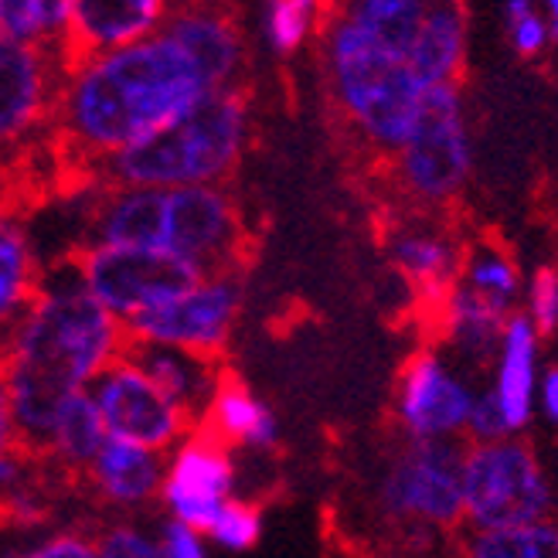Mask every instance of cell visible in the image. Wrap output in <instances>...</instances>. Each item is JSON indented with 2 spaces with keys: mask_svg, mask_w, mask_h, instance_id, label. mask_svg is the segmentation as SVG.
<instances>
[{
  "mask_svg": "<svg viewBox=\"0 0 558 558\" xmlns=\"http://www.w3.org/2000/svg\"><path fill=\"white\" fill-rule=\"evenodd\" d=\"M123 348V324L89 296L75 256L41 266L38 296L0 341V381L8 388L24 453H41L59 405L89 392Z\"/></svg>",
  "mask_w": 558,
  "mask_h": 558,
  "instance_id": "obj_1",
  "label": "cell"
},
{
  "mask_svg": "<svg viewBox=\"0 0 558 558\" xmlns=\"http://www.w3.org/2000/svg\"><path fill=\"white\" fill-rule=\"evenodd\" d=\"M215 93L187 54L160 32L65 65L54 136L75 171L89 174L102 160L123 154L184 117Z\"/></svg>",
  "mask_w": 558,
  "mask_h": 558,
  "instance_id": "obj_2",
  "label": "cell"
},
{
  "mask_svg": "<svg viewBox=\"0 0 558 558\" xmlns=\"http://www.w3.org/2000/svg\"><path fill=\"white\" fill-rule=\"evenodd\" d=\"M253 99L245 86L208 93L184 117L93 167L106 187H205L226 184L248 147Z\"/></svg>",
  "mask_w": 558,
  "mask_h": 558,
  "instance_id": "obj_3",
  "label": "cell"
},
{
  "mask_svg": "<svg viewBox=\"0 0 558 558\" xmlns=\"http://www.w3.org/2000/svg\"><path fill=\"white\" fill-rule=\"evenodd\" d=\"M320 51L338 113L372 150L392 157L426 93L405 59L368 38L344 11L324 14Z\"/></svg>",
  "mask_w": 558,
  "mask_h": 558,
  "instance_id": "obj_4",
  "label": "cell"
},
{
  "mask_svg": "<svg viewBox=\"0 0 558 558\" xmlns=\"http://www.w3.org/2000/svg\"><path fill=\"white\" fill-rule=\"evenodd\" d=\"M89 296L120 320L123 330L160 306L181 300L205 279V269L167 248H106L82 245L72 253Z\"/></svg>",
  "mask_w": 558,
  "mask_h": 558,
  "instance_id": "obj_5",
  "label": "cell"
},
{
  "mask_svg": "<svg viewBox=\"0 0 558 558\" xmlns=\"http://www.w3.org/2000/svg\"><path fill=\"white\" fill-rule=\"evenodd\" d=\"M399 184L423 205H446L470 178V133L457 86L426 89L415 120L392 154Z\"/></svg>",
  "mask_w": 558,
  "mask_h": 558,
  "instance_id": "obj_6",
  "label": "cell"
},
{
  "mask_svg": "<svg viewBox=\"0 0 558 558\" xmlns=\"http://www.w3.org/2000/svg\"><path fill=\"white\" fill-rule=\"evenodd\" d=\"M548 508V477L524 442L500 439L463 453V518L477 532L545 521Z\"/></svg>",
  "mask_w": 558,
  "mask_h": 558,
  "instance_id": "obj_7",
  "label": "cell"
},
{
  "mask_svg": "<svg viewBox=\"0 0 558 558\" xmlns=\"http://www.w3.org/2000/svg\"><path fill=\"white\" fill-rule=\"evenodd\" d=\"M242 303H245L242 269L205 272L202 283L187 290L181 300L133 320L126 327V338L221 361L242 317Z\"/></svg>",
  "mask_w": 558,
  "mask_h": 558,
  "instance_id": "obj_8",
  "label": "cell"
},
{
  "mask_svg": "<svg viewBox=\"0 0 558 558\" xmlns=\"http://www.w3.org/2000/svg\"><path fill=\"white\" fill-rule=\"evenodd\" d=\"M378 505L405 524L450 527L463 521V450L457 442H409L385 470Z\"/></svg>",
  "mask_w": 558,
  "mask_h": 558,
  "instance_id": "obj_9",
  "label": "cell"
},
{
  "mask_svg": "<svg viewBox=\"0 0 558 558\" xmlns=\"http://www.w3.org/2000/svg\"><path fill=\"white\" fill-rule=\"evenodd\" d=\"M163 248L205 272L239 269L245 221L226 184L163 187Z\"/></svg>",
  "mask_w": 558,
  "mask_h": 558,
  "instance_id": "obj_10",
  "label": "cell"
},
{
  "mask_svg": "<svg viewBox=\"0 0 558 558\" xmlns=\"http://www.w3.org/2000/svg\"><path fill=\"white\" fill-rule=\"evenodd\" d=\"M109 439L167 457L194 429L191 418L140 372L130 357H117L89 388Z\"/></svg>",
  "mask_w": 558,
  "mask_h": 558,
  "instance_id": "obj_11",
  "label": "cell"
},
{
  "mask_svg": "<svg viewBox=\"0 0 558 558\" xmlns=\"http://www.w3.org/2000/svg\"><path fill=\"white\" fill-rule=\"evenodd\" d=\"M235 497V460L226 442L205 429H191L163 457V484L157 505L191 532L208 535L218 511Z\"/></svg>",
  "mask_w": 558,
  "mask_h": 558,
  "instance_id": "obj_12",
  "label": "cell"
},
{
  "mask_svg": "<svg viewBox=\"0 0 558 558\" xmlns=\"http://www.w3.org/2000/svg\"><path fill=\"white\" fill-rule=\"evenodd\" d=\"M62 75V48L0 38V147H17L45 123H54Z\"/></svg>",
  "mask_w": 558,
  "mask_h": 558,
  "instance_id": "obj_13",
  "label": "cell"
},
{
  "mask_svg": "<svg viewBox=\"0 0 558 558\" xmlns=\"http://www.w3.org/2000/svg\"><path fill=\"white\" fill-rule=\"evenodd\" d=\"M473 388L436 351L405 361L396 392V418L412 442H453L466 433Z\"/></svg>",
  "mask_w": 558,
  "mask_h": 558,
  "instance_id": "obj_14",
  "label": "cell"
},
{
  "mask_svg": "<svg viewBox=\"0 0 558 558\" xmlns=\"http://www.w3.org/2000/svg\"><path fill=\"white\" fill-rule=\"evenodd\" d=\"M160 35L171 38L187 59L198 65L211 89L242 86L245 69V32L226 8H171L160 24Z\"/></svg>",
  "mask_w": 558,
  "mask_h": 558,
  "instance_id": "obj_15",
  "label": "cell"
},
{
  "mask_svg": "<svg viewBox=\"0 0 558 558\" xmlns=\"http://www.w3.org/2000/svg\"><path fill=\"white\" fill-rule=\"evenodd\" d=\"M167 11L163 0H69L65 65L157 35Z\"/></svg>",
  "mask_w": 558,
  "mask_h": 558,
  "instance_id": "obj_16",
  "label": "cell"
},
{
  "mask_svg": "<svg viewBox=\"0 0 558 558\" xmlns=\"http://www.w3.org/2000/svg\"><path fill=\"white\" fill-rule=\"evenodd\" d=\"M123 357H130L133 365L144 372L160 392L171 399L191 423L194 429L202 426V418L221 388V381L229 378L226 365L215 357L202 354H187L178 348H163V344H147V341H130L123 348Z\"/></svg>",
  "mask_w": 558,
  "mask_h": 558,
  "instance_id": "obj_17",
  "label": "cell"
},
{
  "mask_svg": "<svg viewBox=\"0 0 558 558\" xmlns=\"http://www.w3.org/2000/svg\"><path fill=\"white\" fill-rule=\"evenodd\" d=\"M89 490L113 511H144L160 500L163 457L140 446L106 439L89 470L82 473Z\"/></svg>",
  "mask_w": 558,
  "mask_h": 558,
  "instance_id": "obj_18",
  "label": "cell"
},
{
  "mask_svg": "<svg viewBox=\"0 0 558 558\" xmlns=\"http://www.w3.org/2000/svg\"><path fill=\"white\" fill-rule=\"evenodd\" d=\"M388 259L402 279L423 293L429 303L442 306L446 293L460 279V253L453 239L433 226H402L388 235Z\"/></svg>",
  "mask_w": 558,
  "mask_h": 558,
  "instance_id": "obj_19",
  "label": "cell"
},
{
  "mask_svg": "<svg viewBox=\"0 0 558 558\" xmlns=\"http://www.w3.org/2000/svg\"><path fill=\"white\" fill-rule=\"evenodd\" d=\"M229 450H253V453H272L279 446V418L276 412L239 378H226L215 392L202 426Z\"/></svg>",
  "mask_w": 558,
  "mask_h": 558,
  "instance_id": "obj_20",
  "label": "cell"
},
{
  "mask_svg": "<svg viewBox=\"0 0 558 558\" xmlns=\"http://www.w3.org/2000/svg\"><path fill=\"white\" fill-rule=\"evenodd\" d=\"M535 365H538V330L527 317H511L497 344V378L490 396L500 405L508 433H518L535 409Z\"/></svg>",
  "mask_w": 558,
  "mask_h": 558,
  "instance_id": "obj_21",
  "label": "cell"
},
{
  "mask_svg": "<svg viewBox=\"0 0 558 558\" xmlns=\"http://www.w3.org/2000/svg\"><path fill=\"white\" fill-rule=\"evenodd\" d=\"M466 54V14L460 4H429L423 27L405 54L415 82L423 89L457 86Z\"/></svg>",
  "mask_w": 558,
  "mask_h": 558,
  "instance_id": "obj_22",
  "label": "cell"
},
{
  "mask_svg": "<svg viewBox=\"0 0 558 558\" xmlns=\"http://www.w3.org/2000/svg\"><path fill=\"white\" fill-rule=\"evenodd\" d=\"M41 263L32 235L14 215L0 211V341L38 296Z\"/></svg>",
  "mask_w": 558,
  "mask_h": 558,
  "instance_id": "obj_23",
  "label": "cell"
},
{
  "mask_svg": "<svg viewBox=\"0 0 558 558\" xmlns=\"http://www.w3.org/2000/svg\"><path fill=\"white\" fill-rule=\"evenodd\" d=\"M106 439L109 436H106L102 415H99L93 396L78 392V396L65 399L59 405V412H54L51 426L45 433V442H41V453L69 473H86Z\"/></svg>",
  "mask_w": 558,
  "mask_h": 558,
  "instance_id": "obj_24",
  "label": "cell"
},
{
  "mask_svg": "<svg viewBox=\"0 0 558 558\" xmlns=\"http://www.w3.org/2000/svg\"><path fill=\"white\" fill-rule=\"evenodd\" d=\"M439 314L446 324V338L466 357H487L500 344V333L508 327L505 306L484 300L463 283H453V290L446 293L439 306Z\"/></svg>",
  "mask_w": 558,
  "mask_h": 558,
  "instance_id": "obj_25",
  "label": "cell"
},
{
  "mask_svg": "<svg viewBox=\"0 0 558 558\" xmlns=\"http://www.w3.org/2000/svg\"><path fill=\"white\" fill-rule=\"evenodd\" d=\"M426 8V0H357L344 8V14L381 48L405 59L418 27H423Z\"/></svg>",
  "mask_w": 558,
  "mask_h": 558,
  "instance_id": "obj_26",
  "label": "cell"
},
{
  "mask_svg": "<svg viewBox=\"0 0 558 558\" xmlns=\"http://www.w3.org/2000/svg\"><path fill=\"white\" fill-rule=\"evenodd\" d=\"M69 0H0V38L38 48H62Z\"/></svg>",
  "mask_w": 558,
  "mask_h": 558,
  "instance_id": "obj_27",
  "label": "cell"
},
{
  "mask_svg": "<svg viewBox=\"0 0 558 558\" xmlns=\"http://www.w3.org/2000/svg\"><path fill=\"white\" fill-rule=\"evenodd\" d=\"M324 11L314 0H269L263 8V38L269 51L293 54L320 35Z\"/></svg>",
  "mask_w": 558,
  "mask_h": 558,
  "instance_id": "obj_28",
  "label": "cell"
},
{
  "mask_svg": "<svg viewBox=\"0 0 558 558\" xmlns=\"http://www.w3.org/2000/svg\"><path fill=\"white\" fill-rule=\"evenodd\" d=\"M470 558H558V527L548 521L473 532Z\"/></svg>",
  "mask_w": 558,
  "mask_h": 558,
  "instance_id": "obj_29",
  "label": "cell"
},
{
  "mask_svg": "<svg viewBox=\"0 0 558 558\" xmlns=\"http://www.w3.org/2000/svg\"><path fill=\"white\" fill-rule=\"evenodd\" d=\"M457 283H463L466 290L481 293L484 300L508 311L511 300L518 296V269L505 253L481 245V248H473V253L466 256V263L460 266Z\"/></svg>",
  "mask_w": 558,
  "mask_h": 558,
  "instance_id": "obj_30",
  "label": "cell"
},
{
  "mask_svg": "<svg viewBox=\"0 0 558 558\" xmlns=\"http://www.w3.org/2000/svg\"><path fill=\"white\" fill-rule=\"evenodd\" d=\"M263 535V508L253 505V500H242L232 497L226 508L218 511L215 524L208 527L205 542L215 548H226V551H248Z\"/></svg>",
  "mask_w": 558,
  "mask_h": 558,
  "instance_id": "obj_31",
  "label": "cell"
},
{
  "mask_svg": "<svg viewBox=\"0 0 558 558\" xmlns=\"http://www.w3.org/2000/svg\"><path fill=\"white\" fill-rule=\"evenodd\" d=\"M96 558H160V542L144 524L113 521L93 535Z\"/></svg>",
  "mask_w": 558,
  "mask_h": 558,
  "instance_id": "obj_32",
  "label": "cell"
},
{
  "mask_svg": "<svg viewBox=\"0 0 558 558\" xmlns=\"http://www.w3.org/2000/svg\"><path fill=\"white\" fill-rule=\"evenodd\" d=\"M0 558H96V545L82 532H51L0 551Z\"/></svg>",
  "mask_w": 558,
  "mask_h": 558,
  "instance_id": "obj_33",
  "label": "cell"
},
{
  "mask_svg": "<svg viewBox=\"0 0 558 558\" xmlns=\"http://www.w3.org/2000/svg\"><path fill=\"white\" fill-rule=\"evenodd\" d=\"M505 14L511 21V45H514V51H521V54H538L545 48V41L551 38L545 17L535 14L527 4H521V0L508 4Z\"/></svg>",
  "mask_w": 558,
  "mask_h": 558,
  "instance_id": "obj_34",
  "label": "cell"
},
{
  "mask_svg": "<svg viewBox=\"0 0 558 558\" xmlns=\"http://www.w3.org/2000/svg\"><path fill=\"white\" fill-rule=\"evenodd\" d=\"M466 433H470V439L477 442V446L508 439V423H505L500 405H497V399L490 392L473 399V409H470V418H466Z\"/></svg>",
  "mask_w": 558,
  "mask_h": 558,
  "instance_id": "obj_35",
  "label": "cell"
},
{
  "mask_svg": "<svg viewBox=\"0 0 558 558\" xmlns=\"http://www.w3.org/2000/svg\"><path fill=\"white\" fill-rule=\"evenodd\" d=\"M532 327L535 330H555L558 327V276L551 269H542L532 283Z\"/></svg>",
  "mask_w": 558,
  "mask_h": 558,
  "instance_id": "obj_36",
  "label": "cell"
},
{
  "mask_svg": "<svg viewBox=\"0 0 558 558\" xmlns=\"http://www.w3.org/2000/svg\"><path fill=\"white\" fill-rule=\"evenodd\" d=\"M157 542H160V558H211L205 535L191 532V527H181L174 521H163V527L157 532Z\"/></svg>",
  "mask_w": 558,
  "mask_h": 558,
  "instance_id": "obj_37",
  "label": "cell"
},
{
  "mask_svg": "<svg viewBox=\"0 0 558 558\" xmlns=\"http://www.w3.org/2000/svg\"><path fill=\"white\" fill-rule=\"evenodd\" d=\"M24 487H32L27 484V453L17 446V450L0 453V500L14 497Z\"/></svg>",
  "mask_w": 558,
  "mask_h": 558,
  "instance_id": "obj_38",
  "label": "cell"
},
{
  "mask_svg": "<svg viewBox=\"0 0 558 558\" xmlns=\"http://www.w3.org/2000/svg\"><path fill=\"white\" fill-rule=\"evenodd\" d=\"M8 450H17V429H14L8 388H4V381H0V453H8Z\"/></svg>",
  "mask_w": 558,
  "mask_h": 558,
  "instance_id": "obj_39",
  "label": "cell"
},
{
  "mask_svg": "<svg viewBox=\"0 0 558 558\" xmlns=\"http://www.w3.org/2000/svg\"><path fill=\"white\" fill-rule=\"evenodd\" d=\"M542 409L545 415L551 418V423H558V368H548L545 378H542Z\"/></svg>",
  "mask_w": 558,
  "mask_h": 558,
  "instance_id": "obj_40",
  "label": "cell"
},
{
  "mask_svg": "<svg viewBox=\"0 0 558 558\" xmlns=\"http://www.w3.org/2000/svg\"><path fill=\"white\" fill-rule=\"evenodd\" d=\"M548 35L551 38H558V0H551V4H548Z\"/></svg>",
  "mask_w": 558,
  "mask_h": 558,
  "instance_id": "obj_41",
  "label": "cell"
}]
</instances>
